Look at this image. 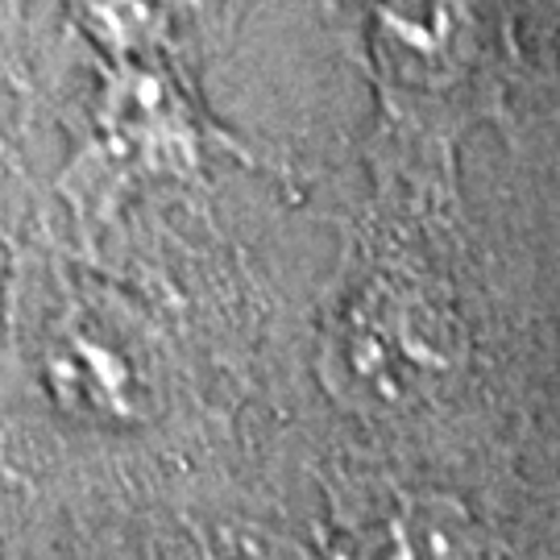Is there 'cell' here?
<instances>
[{"label":"cell","instance_id":"cell-2","mask_svg":"<svg viewBox=\"0 0 560 560\" xmlns=\"http://www.w3.org/2000/svg\"><path fill=\"white\" fill-rule=\"evenodd\" d=\"M337 560H486V540L460 502L411 494L361 520Z\"/></svg>","mask_w":560,"mask_h":560},{"label":"cell","instance_id":"cell-1","mask_svg":"<svg viewBox=\"0 0 560 560\" xmlns=\"http://www.w3.org/2000/svg\"><path fill=\"white\" fill-rule=\"evenodd\" d=\"M448 316L402 282H370L345 303L324 365L340 399L365 411L407 407L448 378Z\"/></svg>","mask_w":560,"mask_h":560}]
</instances>
